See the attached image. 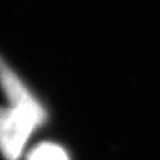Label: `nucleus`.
Wrapping results in <instances>:
<instances>
[{
  "instance_id": "2",
  "label": "nucleus",
  "mask_w": 160,
  "mask_h": 160,
  "mask_svg": "<svg viewBox=\"0 0 160 160\" xmlns=\"http://www.w3.org/2000/svg\"><path fill=\"white\" fill-rule=\"evenodd\" d=\"M0 86L9 102V107L22 112L39 127L46 122L47 115L33 95L28 91L19 76L0 56Z\"/></svg>"
},
{
  "instance_id": "1",
  "label": "nucleus",
  "mask_w": 160,
  "mask_h": 160,
  "mask_svg": "<svg viewBox=\"0 0 160 160\" xmlns=\"http://www.w3.org/2000/svg\"><path fill=\"white\" fill-rule=\"evenodd\" d=\"M35 128V123L22 112L0 108V152L6 160H19Z\"/></svg>"
},
{
  "instance_id": "3",
  "label": "nucleus",
  "mask_w": 160,
  "mask_h": 160,
  "mask_svg": "<svg viewBox=\"0 0 160 160\" xmlns=\"http://www.w3.org/2000/svg\"><path fill=\"white\" fill-rule=\"evenodd\" d=\"M27 160H69L64 149L53 143H42L28 155Z\"/></svg>"
}]
</instances>
